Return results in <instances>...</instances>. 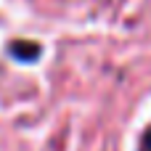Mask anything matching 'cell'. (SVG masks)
<instances>
[{"label": "cell", "mask_w": 151, "mask_h": 151, "mask_svg": "<svg viewBox=\"0 0 151 151\" xmlns=\"http://www.w3.org/2000/svg\"><path fill=\"white\" fill-rule=\"evenodd\" d=\"M5 53H8L13 61H19V64H32V61L40 58L42 45L35 42V40H11V42L5 45Z\"/></svg>", "instance_id": "cell-1"}, {"label": "cell", "mask_w": 151, "mask_h": 151, "mask_svg": "<svg viewBox=\"0 0 151 151\" xmlns=\"http://www.w3.org/2000/svg\"><path fill=\"white\" fill-rule=\"evenodd\" d=\"M138 151H151V125L143 130L141 135V143H138Z\"/></svg>", "instance_id": "cell-2"}]
</instances>
